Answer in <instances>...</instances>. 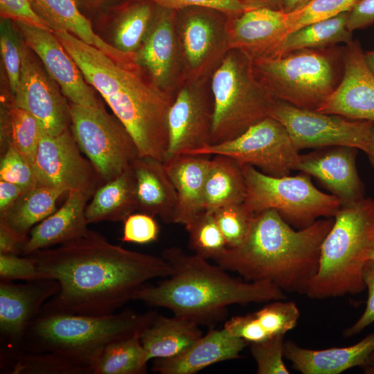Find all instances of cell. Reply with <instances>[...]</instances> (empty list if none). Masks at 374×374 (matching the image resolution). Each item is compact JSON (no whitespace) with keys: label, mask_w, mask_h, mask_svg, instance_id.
<instances>
[{"label":"cell","mask_w":374,"mask_h":374,"mask_svg":"<svg viewBox=\"0 0 374 374\" xmlns=\"http://www.w3.org/2000/svg\"><path fill=\"white\" fill-rule=\"evenodd\" d=\"M29 256L59 285L42 313L113 314L148 281L172 272L162 256L125 249L90 229L80 238Z\"/></svg>","instance_id":"cell-1"},{"label":"cell","mask_w":374,"mask_h":374,"mask_svg":"<svg viewBox=\"0 0 374 374\" xmlns=\"http://www.w3.org/2000/svg\"><path fill=\"white\" fill-rule=\"evenodd\" d=\"M132 136L139 157L165 161L168 116L175 95L157 87L136 61L119 62L98 48L64 31L53 32Z\"/></svg>","instance_id":"cell-2"},{"label":"cell","mask_w":374,"mask_h":374,"mask_svg":"<svg viewBox=\"0 0 374 374\" xmlns=\"http://www.w3.org/2000/svg\"><path fill=\"white\" fill-rule=\"evenodd\" d=\"M334 217L299 231L274 209L253 214L240 244L213 260L250 281L270 280L283 291L306 294L319 267L322 242Z\"/></svg>","instance_id":"cell-3"},{"label":"cell","mask_w":374,"mask_h":374,"mask_svg":"<svg viewBox=\"0 0 374 374\" xmlns=\"http://www.w3.org/2000/svg\"><path fill=\"white\" fill-rule=\"evenodd\" d=\"M161 256L172 272L157 285L141 287L133 300L148 305L165 308L174 315L199 324L220 319L229 305L285 298L283 291L270 280L249 283L237 280L219 265L197 254H188L179 247L163 249Z\"/></svg>","instance_id":"cell-4"},{"label":"cell","mask_w":374,"mask_h":374,"mask_svg":"<svg viewBox=\"0 0 374 374\" xmlns=\"http://www.w3.org/2000/svg\"><path fill=\"white\" fill-rule=\"evenodd\" d=\"M374 247V199L341 206L321 247L318 270L306 295L325 299L365 288L363 269Z\"/></svg>","instance_id":"cell-5"},{"label":"cell","mask_w":374,"mask_h":374,"mask_svg":"<svg viewBox=\"0 0 374 374\" xmlns=\"http://www.w3.org/2000/svg\"><path fill=\"white\" fill-rule=\"evenodd\" d=\"M157 313L125 310L107 315L90 316L42 313L29 324L23 340L28 353H51L87 367L102 346L130 337L151 323Z\"/></svg>","instance_id":"cell-6"},{"label":"cell","mask_w":374,"mask_h":374,"mask_svg":"<svg viewBox=\"0 0 374 374\" xmlns=\"http://www.w3.org/2000/svg\"><path fill=\"white\" fill-rule=\"evenodd\" d=\"M211 143L234 139L269 116L274 99L257 79L252 62L230 49L211 76Z\"/></svg>","instance_id":"cell-7"},{"label":"cell","mask_w":374,"mask_h":374,"mask_svg":"<svg viewBox=\"0 0 374 374\" xmlns=\"http://www.w3.org/2000/svg\"><path fill=\"white\" fill-rule=\"evenodd\" d=\"M337 53L305 49L252 62L255 75L269 95L299 108L317 110L336 87Z\"/></svg>","instance_id":"cell-8"},{"label":"cell","mask_w":374,"mask_h":374,"mask_svg":"<svg viewBox=\"0 0 374 374\" xmlns=\"http://www.w3.org/2000/svg\"><path fill=\"white\" fill-rule=\"evenodd\" d=\"M242 170L247 187L242 204L251 215L274 209L287 223L303 229L320 217H334L341 206L337 197L317 188L305 173L272 177L247 164Z\"/></svg>","instance_id":"cell-9"},{"label":"cell","mask_w":374,"mask_h":374,"mask_svg":"<svg viewBox=\"0 0 374 374\" xmlns=\"http://www.w3.org/2000/svg\"><path fill=\"white\" fill-rule=\"evenodd\" d=\"M69 105L73 136L103 182L114 179L128 169L139 157V151L121 121L104 106Z\"/></svg>","instance_id":"cell-10"},{"label":"cell","mask_w":374,"mask_h":374,"mask_svg":"<svg viewBox=\"0 0 374 374\" xmlns=\"http://www.w3.org/2000/svg\"><path fill=\"white\" fill-rule=\"evenodd\" d=\"M226 23V14L211 8L190 7L176 12L184 83H205L220 65L230 50Z\"/></svg>","instance_id":"cell-11"},{"label":"cell","mask_w":374,"mask_h":374,"mask_svg":"<svg viewBox=\"0 0 374 374\" xmlns=\"http://www.w3.org/2000/svg\"><path fill=\"white\" fill-rule=\"evenodd\" d=\"M187 154L226 156L272 177L287 176L296 170L301 155L284 125L271 116L234 139L209 144Z\"/></svg>","instance_id":"cell-12"},{"label":"cell","mask_w":374,"mask_h":374,"mask_svg":"<svg viewBox=\"0 0 374 374\" xmlns=\"http://www.w3.org/2000/svg\"><path fill=\"white\" fill-rule=\"evenodd\" d=\"M269 116L286 128L297 150L348 146L366 152L374 123L353 120L317 110L299 108L274 100Z\"/></svg>","instance_id":"cell-13"},{"label":"cell","mask_w":374,"mask_h":374,"mask_svg":"<svg viewBox=\"0 0 374 374\" xmlns=\"http://www.w3.org/2000/svg\"><path fill=\"white\" fill-rule=\"evenodd\" d=\"M80 152L71 128L55 136L42 132L32 164L36 186L78 190L91 197L103 182Z\"/></svg>","instance_id":"cell-14"},{"label":"cell","mask_w":374,"mask_h":374,"mask_svg":"<svg viewBox=\"0 0 374 374\" xmlns=\"http://www.w3.org/2000/svg\"><path fill=\"white\" fill-rule=\"evenodd\" d=\"M42 63L24 40L20 78L12 100L38 121L44 133L55 136L70 128V105Z\"/></svg>","instance_id":"cell-15"},{"label":"cell","mask_w":374,"mask_h":374,"mask_svg":"<svg viewBox=\"0 0 374 374\" xmlns=\"http://www.w3.org/2000/svg\"><path fill=\"white\" fill-rule=\"evenodd\" d=\"M204 86V82H184L176 91L168 116L164 162L211 143L213 103Z\"/></svg>","instance_id":"cell-16"},{"label":"cell","mask_w":374,"mask_h":374,"mask_svg":"<svg viewBox=\"0 0 374 374\" xmlns=\"http://www.w3.org/2000/svg\"><path fill=\"white\" fill-rule=\"evenodd\" d=\"M176 12L156 6L149 31L136 61L161 89L175 94L184 83L183 67L175 28Z\"/></svg>","instance_id":"cell-17"},{"label":"cell","mask_w":374,"mask_h":374,"mask_svg":"<svg viewBox=\"0 0 374 374\" xmlns=\"http://www.w3.org/2000/svg\"><path fill=\"white\" fill-rule=\"evenodd\" d=\"M15 23L26 44L39 58L70 103L88 107L103 106L95 89L86 81L53 31L19 21Z\"/></svg>","instance_id":"cell-18"},{"label":"cell","mask_w":374,"mask_h":374,"mask_svg":"<svg viewBox=\"0 0 374 374\" xmlns=\"http://www.w3.org/2000/svg\"><path fill=\"white\" fill-rule=\"evenodd\" d=\"M342 62L341 81L317 111L374 123V74L359 42L346 44Z\"/></svg>","instance_id":"cell-19"},{"label":"cell","mask_w":374,"mask_h":374,"mask_svg":"<svg viewBox=\"0 0 374 374\" xmlns=\"http://www.w3.org/2000/svg\"><path fill=\"white\" fill-rule=\"evenodd\" d=\"M358 149L348 146H330L301 154L296 170L316 178L341 206L364 198V186L356 167Z\"/></svg>","instance_id":"cell-20"},{"label":"cell","mask_w":374,"mask_h":374,"mask_svg":"<svg viewBox=\"0 0 374 374\" xmlns=\"http://www.w3.org/2000/svg\"><path fill=\"white\" fill-rule=\"evenodd\" d=\"M226 27L230 49L240 51L251 62L271 58L288 33L286 13L267 8L227 16Z\"/></svg>","instance_id":"cell-21"},{"label":"cell","mask_w":374,"mask_h":374,"mask_svg":"<svg viewBox=\"0 0 374 374\" xmlns=\"http://www.w3.org/2000/svg\"><path fill=\"white\" fill-rule=\"evenodd\" d=\"M59 288L53 279L15 284L0 283V330L14 344L23 341L31 321ZM14 345V344H13Z\"/></svg>","instance_id":"cell-22"},{"label":"cell","mask_w":374,"mask_h":374,"mask_svg":"<svg viewBox=\"0 0 374 374\" xmlns=\"http://www.w3.org/2000/svg\"><path fill=\"white\" fill-rule=\"evenodd\" d=\"M67 193L62 206L31 229L23 247V256L75 240L89 232L85 209L91 197L78 190Z\"/></svg>","instance_id":"cell-23"},{"label":"cell","mask_w":374,"mask_h":374,"mask_svg":"<svg viewBox=\"0 0 374 374\" xmlns=\"http://www.w3.org/2000/svg\"><path fill=\"white\" fill-rule=\"evenodd\" d=\"M247 344L224 328L211 330L180 355L154 359L152 370L161 374H193L214 364L239 358Z\"/></svg>","instance_id":"cell-24"},{"label":"cell","mask_w":374,"mask_h":374,"mask_svg":"<svg viewBox=\"0 0 374 374\" xmlns=\"http://www.w3.org/2000/svg\"><path fill=\"white\" fill-rule=\"evenodd\" d=\"M137 200V211L175 223L177 195L163 161L139 157L132 164Z\"/></svg>","instance_id":"cell-25"},{"label":"cell","mask_w":374,"mask_h":374,"mask_svg":"<svg viewBox=\"0 0 374 374\" xmlns=\"http://www.w3.org/2000/svg\"><path fill=\"white\" fill-rule=\"evenodd\" d=\"M374 351V332L347 347L312 350L292 341L284 344V357L303 374H339L355 366H365Z\"/></svg>","instance_id":"cell-26"},{"label":"cell","mask_w":374,"mask_h":374,"mask_svg":"<svg viewBox=\"0 0 374 374\" xmlns=\"http://www.w3.org/2000/svg\"><path fill=\"white\" fill-rule=\"evenodd\" d=\"M35 11L51 27L53 32L69 33L93 46L120 62H131L134 53L120 51L100 38L93 30L91 21L82 12L75 0H29Z\"/></svg>","instance_id":"cell-27"},{"label":"cell","mask_w":374,"mask_h":374,"mask_svg":"<svg viewBox=\"0 0 374 374\" xmlns=\"http://www.w3.org/2000/svg\"><path fill=\"white\" fill-rule=\"evenodd\" d=\"M208 155L181 154L164 162L177 195L175 224H186L204 211L203 192Z\"/></svg>","instance_id":"cell-28"},{"label":"cell","mask_w":374,"mask_h":374,"mask_svg":"<svg viewBox=\"0 0 374 374\" xmlns=\"http://www.w3.org/2000/svg\"><path fill=\"white\" fill-rule=\"evenodd\" d=\"M199 325L183 317L157 314L140 336L148 359L170 358L184 352L202 336Z\"/></svg>","instance_id":"cell-29"},{"label":"cell","mask_w":374,"mask_h":374,"mask_svg":"<svg viewBox=\"0 0 374 374\" xmlns=\"http://www.w3.org/2000/svg\"><path fill=\"white\" fill-rule=\"evenodd\" d=\"M91 197L85 209L89 224L104 221L123 222L137 211L132 166L117 177L103 183Z\"/></svg>","instance_id":"cell-30"},{"label":"cell","mask_w":374,"mask_h":374,"mask_svg":"<svg viewBox=\"0 0 374 374\" xmlns=\"http://www.w3.org/2000/svg\"><path fill=\"white\" fill-rule=\"evenodd\" d=\"M246 195L242 165L233 158L214 155L205 179L204 210L213 213L224 206L243 203Z\"/></svg>","instance_id":"cell-31"},{"label":"cell","mask_w":374,"mask_h":374,"mask_svg":"<svg viewBox=\"0 0 374 374\" xmlns=\"http://www.w3.org/2000/svg\"><path fill=\"white\" fill-rule=\"evenodd\" d=\"M65 193L62 188L35 186L0 213V222L27 240L31 229L56 210L57 201Z\"/></svg>","instance_id":"cell-32"},{"label":"cell","mask_w":374,"mask_h":374,"mask_svg":"<svg viewBox=\"0 0 374 374\" xmlns=\"http://www.w3.org/2000/svg\"><path fill=\"white\" fill-rule=\"evenodd\" d=\"M348 12L305 25L286 35L271 58L305 49H321L339 43L348 44L352 33L347 28Z\"/></svg>","instance_id":"cell-33"},{"label":"cell","mask_w":374,"mask_h":374,"mask_svg":"<svg viewBox=\"0 0 374 374\" xmlns=\"http://www.w3.org/2000/svg\"><path fill=\"white\" fill-rule=\"evenodd\" d=\"M141 334L112 341L98 349L90 360L91 373H145L150 360L141 342Z\"/></svg>","instance_id":"cell-34"},{"label":"cell","mask_w":374,"mask_h":374,"mask_svg":"<svg viewBox=\"0 0 374 374\" xmlns=\"http://www.w3.org/2000/svg\"><path fill=\"white\" fill-rule=\"evenodd\" d=\"M38 121L14 104L12 98L1 103V154L12 145L33 164L42 135Z\"/></svg>","instance_id":"cell-35"},{"label":"cell","mask_w":374,"mask_h":374,"mask_svg":"<svg viewBox=\"0 0 374 374\" xmlns=\"http://www.w3.org/2000/svg\"><path fill=\"white\" fill-rule=\"evenodd\" d=\"M116 6L114 46L125 53H136L150 28L156 5L152 0H136Z\"/></svg>","instance_id":"cell-36"},{"label":"cell","mask_w":374,"mask_h":374,"mask_svg":"<svg viewBox=\"0 0 374 374\" xmlns=\"http://www.w3.org/2000/svg\"><path fill=\"white\" fill-rule=\"evenodd\" d=\"M184 226L195 254L213 260L227 247L213 213L204 210Z\"/></svg>","instance_id":"cell-37"},{"label":"cell","mask_w":374,"mask_h":374,"mask_svg":"<svg viewBox=\"0 0 374 374\" xmlns=\"http://www.w3.org/2000/svg\"><path fill=\"white\" fill-rule=\"evenodd\" d=\"M24 39L15 21L1 18L0 51L11 96L18 87L23 52Z\"/></svg>","instance_id":"cell-38"},{"label":"cell","mask_w":374,"mask_h":374,"mask_svg":"<svg viewBox=\"0 0 374 374\" xmlns=\"http://www.w3.org/2000/svg\"><path fill=\"white\" fill-rule=\"evenodd\" d=\"M12 373L80 374L89 370L70 359L51 353H28L19 355Z\"/></svg>","instance_id":"cell-39"},{"label":"cell","mask_w":374,"mask_h":374,"mask_svg":"<svg viewBox=\"0 0 374 374\" xmlns=\"http://www.w3.org/2000/svg\"><path fill=\"white\" fill-rule=\"evenodd\" d=\"M258 326L269 338L284 335L297 324L300 312L294 302L276 301L252 313Z\"/></svg>","instance_id":"cell-40"},{"label":"cell","mask_w":374,"mask_h":374,"mask_svg":"<svg viewBox=\"0 0 374 374\" xmlns=\"http://www.w3.org/2000/svg\"><path fill=\"white\" fill-rule=\"evenodd\" d=\"M358 0H312L300 10L287 15L288 33L305 25L349 11Z\"/></svg>","instance_id":"cell-41"},{"label":"cell","mask_w":374,"mask_h":374,"mask_svg":"<svg viewBox=\"0 0 374 374\" xmlns=\"http://www.w3.org/2000/svg\"><path fill=\"white\" fill-rule=\"evenodd\" d=\"M213 213L227 247H233L245 238L253 215L248 213L242 203L217 208Z\"/></svg>","instance_id":"cell-42"},{"label":"cell","mask_w":374,"mask_h":374,"mask_svg":"<svg viewBox=\"0 0 374 374\" xmlns=\"http://www.w3.org/2000/svg\"><path fill=\"white\" fill-rule=\"evenodd\" d=\"M284 344V335L251 344V352L258 374L290 373L283 359Z\"/></svg>","instance_id":"cell-43"},{"label":"cell","mask_w":374,"mask_h":374,"mask_svg":"<svg viewBox=\"0 0 374 374\" xmlns=\"http://www.w3.org/2000/svg\"><path fill=\"white\" fill-rule=\"evenodd\" d=\"M0 180L15 184L23 191L36 186L32 164L12 145L1 154Z\"/></svg>","instance_id":"cell-44"},{"label":"cell","mask_w":374,"mask_h":374,"mask_svg":"<svg viewBox=\"0 0 374 374\" xmlns=\"http://www.w3.org/2000/svg\"><path fill=\"white\" fill-rule=\"evenodd\" d=\"M160 227L154 217L144 213H134L123 221V242L139 244H148L157 240Z\"/></svg>","instance_id":"cell-45"},{"label":"cell","mask_w":374,"mask_h":374,"mask_svg":"<svg viewBox=\"0 0 374 374\" xmlns=\"http://www.w3.org/2000/svg\"><path fill=\"white\" fill-rule=\"evenodd\" d=\"M0 276L1 280H21L27 282L48 279L30 256L20 257L0 254Z\"/></svg>","instance_id":"cell-46"},{"label":"cell","mask_w":374,"mask_h":374,"mask_svg":"<svg viewBox=\"0 0 374 374\" xmlns=\"http://www.w3.org/2000/svg\"><path fill=\"white\" fill-rule=\"evenodd\" d=\"M156 6L178 11L190 7H204L224 12L227 16L240 14L247 6L242 0H152Z\"/></svg>","instance_id":"cell-47"},{"label":"cell","mask_w":374,"mask_h":374,"mask_svg":"<svg viewBox=\"0 0 374 374\" xmlns=\"http://www.w3.org/2000/svg\"><path fill=\"white\" fill-rule=\"evenodd\" d=\"M1 18L53 31L35 11L29 0H0Z\"/></svg>","instance_id":"cell-48"},{"label":"cell","mask_w":374,"mask_h":374,"mask_svg":"<svg viewBox=\"0 0 374 374\" xmlns=\"http://www.w3.org/2000/svg\"><path fill=\"white\" fill-rule=\"evenodd\" d=\"M363 280L368 289V299L364 312L359 319L345 331L347 337L361 332L374 322V260H368L363 269Z\"/></svg>","instance_id":"cell-49"},{"label":"cell","mask_w":374,"mask_h":374,"mask_svg":"<svg viewBox=\"0 0 374 374\" xmlns=\"http://www.w3.org/2000/svg\"><path fill=\"white\" fill-rule=\"evenodd\" d=\"M374 24V0H358L348 11L347 28L351 33Z\"/></svg>","instance_id":"cell-50"},{"label":"cell","mask_w":374,"mask_h":374,"mask_svg":"<svg viewBox=\"0 0 374 374\" xmlns=\"http://www.w3.org/2000/svg\"><path fill=\"white\" fill-rule=\"evenodd\" d=\"M26 241V239L0 222V254L16 256L22 254Z\"/></svg>","instance_id":"cell-51"},{"label":"cell","mask_w":374,"mask_h":374,"mask_svg":"<svg viewBox=\"0 0 374 374\" xmlns=\"http://www.w3.org/2000/svg\"><path fill=\"white\" fill-rule=\"evenodd\" d=\"M23 192L17 184L0 180V213L9 208Z\"/></svg>","instance_id":"cell-52"},{"label":"cell","mask_w":374,"mask_h":374,"mask_svg":"<svg viewBox=\"0 0 374 374\" xmlns=\"http://www.w3.org/2000/svg\"><path fill=\"white\" fill-rule=\"evenodd\" d=\"M82 12L89 14L103 13L123 0H75Z\"/></svg>","instance_id":"cell-53"},{"label":"cell","mask_w":374,"mask_h":374,"mask_svg":"<svg viewBox=\"0 0 374 374\" xmlns=\"http://www.w3.org/2000/svg\"><path fill=\"white\" fill-rule=\"evenodd\" d=\"M249 9L267 8L282 10L283 0H242Z\"/></svg>","instance_id":"cell-54"},{"label":"cell","mask_w":374,"mask_h":374,"mask_svg":"<svg viewBox=\"0 0 374 374\" xmlns=\"http://www.w3.org/2000/svg\"><path fill=\"white\" fill-rule=\"evenodd\" d=\"M312 0H283L282 10L290 13L307 6Z\"/></svg>","instance_id":"cell-55"},{"label":"cell","mask_w":374,"mask_h":374,"mask_svg":"<svg viewBox=\"0 0 374 374\" xmlns=\"http://www.w3.org/2000/svg\"><path fill=\"white\" fill-rule=\"evenodd\" d=\"M370 161V163L374 169V124L372 129V134H371V139L370 141V144L368 147L367 150L365 152Z\"/></svg>","instance_id":"cell-56"},{"label":"cell","mask_w":374,"mask_h":374,"mask_svg":"<svg viewBox=\"0 0 374 374\" xmlns=\"http://www.w3.org/2000/svg\"><path fill=\"white\" fill-rule=\"evenodd\" d=\"M364 60L368 67L374 74V51L364 53Z\"/></svg>","instance_id":"cell-57"},{"label":"cell","mask_w":374,"mask_h":374,"mask_svg":"<svg viewBox=\"0 0 374 374\" xmlns=\"http://www.w3.org/2000/svg\"><path fill=\"white\" fill-rule=\"evenodd\" d=\"M365 373L374 374V351L369 357L366 365L364 366Z\"/></svg>","instance_id":"cell-58"},{"label":"cell","mask_w":374,"mask_h":374,"mask_svg":"<svg viewBox=\"0 0 374 374\" xmlns=\"http://www.w3.org/2000/svg\"><path fill=\"white\" fill-rule=\"evenodd\" d=\"M368 259L369 260H374V247L373 248V249L371 250L369 254Z\"/></svg>","instance_id":"cell-59"}]
</instances>
